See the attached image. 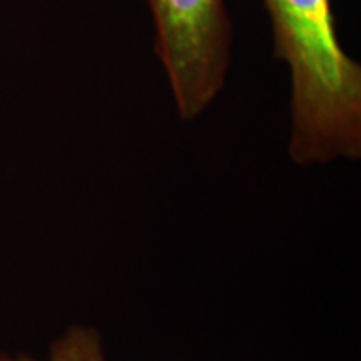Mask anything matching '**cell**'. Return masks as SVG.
Here are the masks:
<instances>
[{
    "instance_id": "1",
    "label": "cell",
    "mask_w": 361,
    "mask_h": 361,
    "mask_svg": "<svg viewBox=\"0 0 361 361\" xmlns=\"http://www.w3.org/2000/svg\"><path fill=\"white\" fill-rule=\"evenodd\" d=\"M273 59L289 71V142L299 167L361 157V65L337 35L331 0H263Z\"/></svg>"
},
{
    "instance_id": "2",
    "label": "cell",
    "mask_w": 361,
    "mask_h": 361,
    "mask_svg": "<svg viewBox=\"0 0 361 361\" xmlns=\"http://www.w3.org/2000/svg\"><path fill=\"white\" fill-rule=\"evenodd\" d=\"M155 52L180 121L205 113L227 85L233 26L227 0H147Z\"/></svg>"
},
{
    "instance_id": "3",
    "label": "cell",
    "mask_w": 361,
    "mask_h": 361,
    "mask_svg": "<svg viewBox=\"0 0 361 361\" xmlns=\"http://www.w3.org/2000/svg\"><path fill=\"white\" fill-rule=\"evenodd\" d=\"M0 361H39L28 355L0 353ZM44 361H106L101 334L92 327L75 325L51 345L49 360Z\"/></svg>"
}]
</instances>
